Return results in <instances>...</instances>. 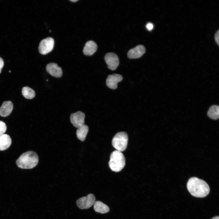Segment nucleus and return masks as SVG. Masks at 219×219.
Wrapping results in <instances>:
<instances>
[{
    "instance_id": "aec40b11",
    "label": "nucleus",
    "mask_w": 219,
    "mask_h": 219,
    "mask_svg": "<svg viewBox=\"0 0 219 219\" xmlns=\"http://www.w3.org/2000/svg\"><path fill=\"white\" fill-rule=\"evenodd\" d=\"M214 40L216 43L219 45V30H218L215 33L214 35Z\"/></svg>"
},
{
    "instance_id": "1a4fd4ad",
    "label": "nucleus",
    "mask_w": 219,
    "mask_h": 219,
    "mask_svg": "<svg viewBox=\"0 0 219 219\" xmlns=\"http://www.w3.org/2000/svg\"><path fill=\"white\" fill-rule=\"evenodd\" d=\"M122 76L120 74H114L109 75L106 80V84L109 88L115 89L117 88V83L123 80Z\"/></svg>"
},
{
    "instance_id": "b1692460",
    "label": "nucleus",
    "mask_w": 219,
    "mask_h": 219,
    "mask_svg": "<svg viewBox=\"0 0 219 219\" xmlns=\"http://www.w3.org/2000/svg\"><path fill=\"white\" fill-rule=\"evenodd\" d=\"M70 1L72 2H75L78 1V0H70Z\"/></svg>"
},
{
    "instance_id": "f8f14e48",
    "label": "nucleus",
    "mask_w": 219,
    "mask_h": 219,
    "mask_svg": "<svg viewBox=\"0 0 219 219\" xmlns=\"http://www.w3.org/2000/svg\"><path fill=\"white\" fill-rule=\"evenodd\" d=\"M13 106L11 101L4 102L0 107V115L2 117H6L9 115L12 110Z\"/></svg>"
},
{
    "instance_id": "ddd939ff",
    "label": "nucleus",
    "mask_w": 219,
    "mask_h": 219,
    "mask_svg": "<svg viewBox=\"0 0 219 219\" xmlns=\"http://www.w3.org/2000/svg\"><path fill=\"white\" fill-rule=\"evenodd\" d=\"M97 46L96 43L92 40L87 41L84 47L83 52L84 54L88 56L93 55L96 51Z\"/></svg>"
},
{
    "instance_id": "2eb2a0df",
    "label": "nucleus",
    "mask_w": 219,
    "mask_h": 219,
    "mask_svg": "<svg viewBox=\"0 0 219 219\" xmlns=\"http://www.w3.org/2000/svg\"><path fill=\"white\" fill-rule=\"evenodd\" d=\"M88 131L89 127L86 125L84 124L78 127L76 132L78 138L81 141H84Z\"/></svg>"
},
{
    "instance_id": "f03ea898",
    "label": "nucleus",
    "mask_w": 219,
    "mask_h": 219,
    "mask_svg": "<svg viewBox=\"0 0 219 219\" xmlns=\"http://www.w3.org/2000/svg\"><path fill=\"white\" fill-rule=\"evenodd\" d=\"M39 158L34 151H29L22 154L16 161L17 166L23 169H31L36 166Z\"/></svg>"
},
{
    "instance_id": "6ab92c4d",
    "label": "nucleus",
    "mask_w": 219,
    "mask_h": 219,
    "mask_svg": "<svg viewBox=\"0 0 219 219\" xmlns=\"http://www.w3.org/2000/svg\"><path fill=\"white\" fill-rule=\"evenodd\" d=\"M7 129L5 123L2 121H0V137L4 134Z\"/></svg>"
},
{
    "instance_id": "f3484780",
    "label": "nucleus",
    "mask_w": 219,
    "mask_h": 219,
    "mask_svg": "<svg viewBox=\"0 0 219 219\" xmlns=\"http://www.w3.org/2000/svg\"><path fill=\"white\" fill-rule=\"evenodd\" d=\"M208 117L213 120H217L219 117V107L218 106L214 105L209 109L207 112Z\"/></svg>"
},
{
    "instance_id": "dca6fc26",
    "label": "nucleus",
    "mask_w": 219,
    "mask_h": 219,
    "mask_svg": "<svg viewBox=\"0 0 219 219\" xmlns=\"http://www.w3.org/2000/svg\"><path fill=\"white\" fill-rule=\"evenodd\" d=\"M94 209L97 212L101 214L108 213L109 210L108 206L99 201H96L93 204Z\"/></svg>"
},
{
    "instance_id": "39448f33",
    "label": "nucleus",
    "mask_w": 219,
    "mask_h": 219,
    "mask_svg": "<svg viewBox=\"0 0 219 219\" xmlns=\"http://www.w3.org/2000/svg\"><path fill=\"white\" fill-rule=\"evenodd\" d=\"M96 200L95 196L90 193L86 196L82 197L78 199L76 202L77 206L81 209H87L94 204Z\"/></svg>"
},
{
    "instance_id": "4be33fe9",
    "label": "nucleus",
    "mask_w": 219,
    "mask_h": 219,
    "mask_svg": "<svg viewBox=\"0 0 219 219\" xmlns=\"http://www.w3.org/2000/svg\"><path fill=\"white\" fill-rule=\"evenodd\" d=\"M4 65V61L3 59L0 57V74L1 73L2 69Z\"/></svg>"
},
{
    "instance_id": "6e6552de",
    "label": "nucleus",
    "mask_w": 219,
    "mask_h": 219,
    "mask_svg": "<svg viewBox=\"0 0 219 219\" xmlns=\"http://www.w3.org/2000/svg\"><path fill=\"white\" fill-rule=\"evenodd\" d=\"M85 115L81 111H78L72 113L70 117L71 123L76 128H78L84 124Z\"/></svg>"
},
{
    "instance_id": "5701e85b",
    "label": "nucleus",
    "mask_w": 219,
    "mask_h": 219,
    "mask_svg": "<svg viewBox=\"0 0 219 219\" xmlns=\"http://www.w3.org/2000/svg\"><path fill=\"white\" fill-rule=\"evenodd\" d=\"M211 219H219V216H216L212 218Z\"/></svg>"
},
{
    "instance_id": "4468645a",
    "label": "nucleus",
    "mask_w": 219,
    "mask_h": 219,
    "mask_svg": "<svg viewBox=\"0 0 219 219\" xmlns=\"http://www.w3.org/2000/svg\"><path fill=\"white\" fill-rule=\"evenodd\" d=\"M12 143V140L8 134H4L0 137V150L3 151L8 149Z\"/></svg>"
},
{
    "instance_id": "423d86ee",
    "label": "nucleus",
    "mask_w": 219,
    "mask_h": 219,
    "mask_svg": "<svg viewBox=\"0 0 219 219\" xmlns=\"http://www.w3.org/2000/svg\"><path fill=\"white\" fill-rule=\"evenodd\" d=\"M54 40L52 37H49L42 40L40 42L39 46V52L41 54H46L53 49Z\"/></svg>"
},
{
    "instance_id": "9b49d317",
    "label": "nucleus",
    "mask_w": 219,
    "mask_h": 219,
    "mask_svg": "<svg viewBox=\"0 0 219 219\" xmlns=\"http://www.w3.org/2000/svg\"><path fill=\"white\" fill-rule=\"evenodd\" d=\"M46 69L48 73L54 77L60 78L62 75L63 72L61 68L59 67L56 63H49L46 66Z\"/></svg>"
},
{
    "instance_id": "20e7f679",
    "label": "nucleus",
    "mask_w": 219,
    "mask_h": 219,
    "mask_svg": "<svg viewBox=\"0 0 219 219\" xmlns=\"http://www.w3.org/2000/svg\"><path fill=\"white\" fill-rule=\"evenodd\" d=\"M128 139V135L126 132H119L113 138L112 144L116 150L122 152L126 149Z\"/></svg>"
},
{
    "instance_id": "0eeeda50",
    "label": "nucleus",
    "mask_w": 219,
    "mask_h": 219,
    "mask_svg": "<svg viewBox=\"0 0 219 219\" xmlns=\"http://www.w3.org/2000/svg\"><path fill=\"white\" fill-rule=\"evenodd\" d=\"M105 61L108 65V68L112 70H115L119 64L118 56L113 53H108L104 57Z\"/></svg>"
},
{
    "instance_id": "7ed1b4c3",
    "label": "nucleus",
    "mask_w": 219,
    "mask_h": 219,
    "mask_svg": "<svg viewBox=\"0 0 219 219\" xmlns=\"http://www.w3.org/2000/svg\"><path fill=\"white\" fill-rule=\"evenodd\" d=\"M125 165V158L121 151L117 150L113 151L111 154L109 162L110 169L115 172L121 171Z\"/></svg>"
},
{
    "instance_id": "f257e3e1",
    "label": "nucleus",
    "mask_w": 219,
    "mask_h": 219,
    "mask_svg": "<svg viewBox=\"0 0 219 219\" xmlns=\"http://www.w3.org/2000/svg\"><path fill=\"white\" fill-rule=\"evenodd\" d=\"M187 187L188 191L193 196L202 198L209 193L210 188L208 184L203 180L193 177L188 180Z\"/></svg>"
},
{
    "instance_id": "a211bd4d",
    "label": "nucleus",
    "mask_w": 219,
    "mask_h": 219,
    "mask_svg": "<svg viewBox=\"0 0 219 219\" xmlns=\"http://www.w3.org/2000/svg\"><path fill=\"white\" fill-rule=\"evenodd\" d=\"M22 92L23 96L27 99H32L35 96L34 91L28 86L23 87L22 89Z\"/></svg>"
},
{
    "instance_id": "9d476101",
    "label": "nucleus",
    "mask_w": 219,
    "mask_h": 219,
    "mask_svg": "<svg viewBox=\"0 0 219 219\" xmlns=\"http://www.w3.org/2000/svg\"><path fill=\"white\" fill-rule=\"evenodd\" d=\"M144 47L141 45H138L130 49L128 52L127 56L130 59H136L140 57L145 53Z\"/></svg>"
},
{
    "instance_id": "412c9836",
    "label": "nucleus",
    "mask_w": 219,
    "mask_h": 219,
    "mask_svg": "<svg viewBox=\"0 0 219 219\" xmlns=\"http://www.w3.org/2000/svg\"><path fill=\"white\" fill-rule=\"evenodd\" d=\"M146 27L148 30L151 31L153 28V25L152 23H148L146 24Z\"/></svg>"
}]
</instances>
